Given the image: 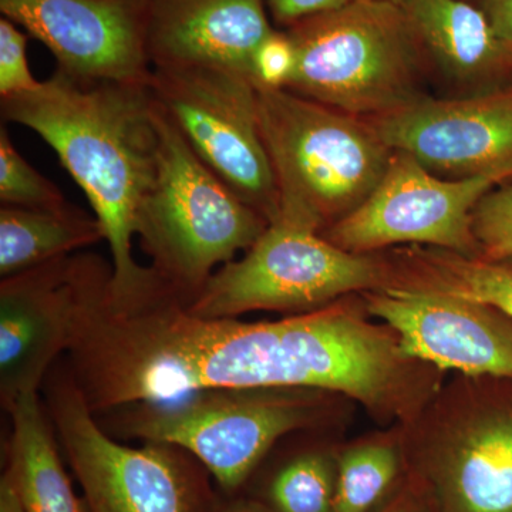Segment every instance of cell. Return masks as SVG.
Instances as JSON below:
<instances>
[{
  "label": "cell",
  "instance_id": "cell-1",
  "mask_svg": "<svg viewBox=\"0 0 512 512\" xmlns=\"http://www.w3.org/2000/svg\"><path fill=\"white\" fill-rule=\"evenodd\" d=\"M70 360L94 414L212 389L303 387L360 404L383 426L409 424L444 383L406 355L362 293L308 313L244 322L201 318L164 285L133 301L97 293L80 308Z\"/></svg>",
  "mask_w": 512,
  "mask_h": 512
},
{
  "label": "cell",
  "instance_id": "cell-2",
  "mask_svg": "<svg viewBox=\"0 0 512 512\" xmlns=\"http://www.w3.org/2000/svg\"><path fill=\"white\" fill-rule=\"evenodd\" d=\"M6 121L22 124L55 150L89 198L109 242L114 298L160 284L133 256L138 214L157 170L158 133L150 83L87 80L56 69L35 92L2 100Z\"/></svg>",
  "mask_w": 512,
  "mask_h": 512
},
{
  "label": "cell",
  "instance_id": "cell-3",
  "mask_svg": "<svg viewBox=\"0 0 512 512\" xmlns=\"http://www.w3.org/2000/svg\"><path fill=\"white\" fill-rule=\"evenodd\" d=\"M285 32L296 53L289 92L362 119L430 96L423 52L402 5L352 0Z\"/></svg>",
  "mask_w": 512,
  "mask_h": 512
},
{
  "label": "cell",
  "instance_id": "cell-4",
  "mask_svg": "<svg viewBox=\"0 0 512 512\" xmlns=\"http://www.w3.org/2000/svg\"><path fill=\"white\" fill-rule=\"evenodd\" d=\"M256 90L278 217L325 231L372 194L394 151L362 117L286 89Z\"/></svg>",
  "mask_w": 512,
  "mask_h": 512
},
{
  "label": "cell",
  "instance_id": "cell-5",
  "mask_svg": "<svg viewBox=\"0 0 512 512\" xmlns=\"http://www.w3.org/2000/svg\"><path fill=\"white\" fill-rule=\"evenodd\" d=\"M348 402L340 394L303 387L212 389L111 414L120 436L180 447L201 461L225 491H234L276 441L336 423Z\"/></svg>",
  "mask_w": 512,
  "mask_h": 512
},
{
  "label": "cell",
  "instance_id": "cell-6",
  "mask_svg": "<svg viewBox=\"0 0 512 512\" xmlns=\"http://www.w3.org/2000/svg\"><path fill=\"white\" fill-rule=\"evenodd\" d=\"M154 111L157 170L138 214L137 237L153 259L151 268L190 299L218 265L248 251L269 222L202 163L156 99Z\"/></svg>",
  "mask_w": 512,
  "mask_h": 512
},
{
  "label": "cell",
  "instance_id": "cell-7",
  "mask_svg": "<svg viewBox=\"0 0 512 512\" xmlns=\"http://www.w3.org/2000/svg\"><path fill=\"white\" fill-rule=\"evenodd\" d=\"M387 252L353 254L306 225L278 217L244 258L212 274L187 299L201 318H238L251 312L308 313L349 295L392 288Z\"/></svg>",
  "mask_w": 512,
  "mask_h": 512
},
{
  "label": "cell",
  "instance_id": "cell-8",
  "mask_svg": "<svg viewBox=\"0 0 512 512\" xmlns=\"http://www.w3.org/2000/svg\"><path fill=\"white\" fill-rule=\"evenodd\" d=\"M456 375L400 427L404 460L440 512H512V403Z\"/></svg>",
  "mask_w": 512,
  "mask_h": 512
},
{
  "label": "cell",
  "instance_id": "cell-9",
  "mask_svg": "<svg viewBox=\"0 0 512 512\" xmlns=\"http://www.w3.org/2000/svg\"><path fill=\"white\" fill-rule=\"evenodd\" d=\"M150 89L202 163L271 224L279 194L258 119V90L214 66L154 67Z\"/></svg>",
  "mask_w": 512,
  "mask_h": 512
},
{
  "label": "cell",
  "instance_id": "cell-10",
  "mask_svg": "<svg viewBox=\"0 0 512 512\" xmlns=\"http://www.w3.org/2000/svg\"><path fill=\"white\" fill-rule=\"evenodd\" d=\"M47 407L89 512H202L204 490L187 451L156 441L130 447L111 439L72 376L50 384Z\"/></svg>",
  "mask_w": 512,
  "mask_h": 512
},
{
  "label": "cell",
  "instance_id": "cell-11",
  "mask_svg": "<svg viewBox=\"0 0 512 512\" xmlns=\"http://www.w3.org/2000/svg\"><path fill=\"white\" fill-rule=\"evenodd\" d=\"M510 180L511 173L447 180L410 154L394 151L372 194L320 235L353 254L419 245L478 258L474 208L487 192Z\"/></svg>",
  "mask_w": 512,
  "mask_h": 512
},
{
  "label": "cell",
  "instance_id": "cell-12",
  "mask_svg": "<svg viewBox=\"0 0 512 512\" xmlns=\"http://www.w3.org/2000/svg\"><path fill=\"white\" fill-rule=\"evenodd\" d=\"M365 120L393 151L441 178L512 174V86L470 97L430 94Z\"/></svg>",
  "mask_w": 512,
  "mask_h": 512
},
{
  "label": "cell",
  "instance_id": "cell-13",
  "mask_svg": "<svg viewBox=\"0 0 512 512\" xmlns=\"http://www.w3.org/2000/svg\"><path fill=\"white\" fill-rule=\"evenodd\" d=\"M150 2L0 0V12L40 40L70 76L150 83Z\"/></svg>",
  "mask_w": 512,
  "mask_h": 512
},
{
  "label": "cell",
  "instance_id": "cell-14",
  "mask_svg": "<svg viewBox=\"0 0 512 512\" xmlns=\"http://www.w3.org/2000/svg\"><path fill=\"white\" fill-rule=\"evenodd\" d=\"M406 355L443 372L512 382V318L490 303L434 292L362 293Z\"/></svg>",
  "mask_w": 512,
  "mask_h": 512
},
{
  "label": "cell",
  "instance_id": "cell-15",
  "mask_svg": "<svg viewBox=\"0 0 512 512\" xmlns=\"http://www.w3.org/2000/svg\"><path fill=\"white\" fill-rule=\"evenodd\" d=\"M77 255L64 256L0 284V399L6 410L37 393L72 339Z\"/></svg>",
  "mask_w": 512,
  "mask_h": 512
},
{
  "label": "cell",
  "instance_id": "cell-16",
  "mask_svg": "<svg viewBox=\"0 0 512 512\" xmlns=\"http://www.w3.org/2000/svg\"><path fill=\"white\" fill-rule=\"evenodd\" d=\"M274 32L264 0H151L148 56L154 67H222L254 82L256 52Z\"/></svg>",
  "mask_w": 512,
  "mask_h": 512
},
{
  "label": "cell",
  "instance_id": "cell-17",
  "mask_svg": "<svg viewBox=\"0 0 512 512\" xmlns=\"http://www.w3.org/2000/svg\"><path fill=\"white\" fill-rule=\"evenodd\" d=\"M429 80L441 97H470L512 86V40L466 0H403Z\"/></svg>",
  "mask_w": 512,
  "mask_h": 512
},
{
  "label": "cell",
  "instance_id": "cell-18",
  "mask_svg": "<svg viewBox=\"0 0 512 512\" xmlns=\"http://www.w3.org/2000/svg\"><path fill=\"white\" fill-rule=\"evenodd\" d=\"M6 412L13 429L6 473L23 512H89L74 494L39 394H23Z\"/></svg>",
  "mask_w": 512,
  "mask_h": 512
},
{
  "label": "cell",
  "instance_id": "cell-19",
  "mask_svg": "<svg viewBox=\"0 0 512 512\" xmlns=\"http://www.w3.org/2000/svg\"><path fill=\"white\" fill-rule=\"evenodd\" d=\"M394 285L389 291L434 292L490 303L512 318V256L487 261L446 249H390Z\"/></svg>",
  "mask_w": 512,
  "mask_h": 512
},
{
  "label": "cell",
  "instance_id": "cell-20",
  "mask_svg": "<svg viewBox=\"0 0 512 512\" xmlns=\"http://www.w3.org/2000/svg\"><path fill=\"white\" fill-rule=\"evenodd\" d=\"M104 239L99 220L69 205L63 210L0 208V275L20 274L73 255Z\"/></svg>",
  "mask_w": 512,
  "mask_h": 512
},
{
  "label": "cell",
  "instance_id": "cell-21",
  "mask_svg": "<svg viewBox=\"0 0 512 512\" xmlns=\"http://www.w3.org/2000/svg\"><path fill=\"white\" fill-rule=\"evenodd\" d=\"M406 466L400 427L366 437L338 454L335 512H372Z\"/></svg>",
  "mask_w": 512,
  "mask_h": 512
},
{
  "label": "cell",
  "instance_id": "cell-22",
  "mask_svg": "<svg viewBox=\"0 0 512 512\" xmlns=\"http://www.w3.org/2000/svg\"><path fill=\"white\" fill-rule=\"evenodd\" d=\"M338 456L325 450L299 454L285 464L269 485L275 512H335Z\"/></svg>",
  "mask_w": 512,
  "mask_h": 512
},
{
  "label": "cell",
  "instance_id": "cell-23",
  "mask_svg": "<svg viewBox=\"0 0 512 512\" xmlns=\"http://www.w3.org/2000/svg\"><path fill=\"white\" fill-rule=\"evenodd\" d=\"M0 202L28 210H63L70 205L59 188L16 150L5 124L0 127Z\"/></svg>",
  "mask_w": 512,
  "mask_h": 512
},
{
  "label": "cell",
  "instance_id": "cell-24",
  "mask_svg": "<svg viewBox=\"0 0 512 512\" xmlns=\"http://www.w3.org/2000/svg\"><path fill=\"white\" fill-rule=\"evenodd\" d=\"M473 232L487 261L512 256V184H501L484 195L473 211Z\"/></svg>",
  "mask_w": 512,
  "mask_h": 512
},
{
  "label": "cell",
  "instance_id": "cell-25",
  "mask_svg": "<svg viewBox=\"0 0 512 512\" xmlns=\"http://www.w3.org/2000/svg\"><path fill=\"white\" fill-rule=\"evenodd\" d=\"M28 39L12 20L0 19V99L8 100L39 89V80L30 72Z\"/></svg>",
  "mask_w": 512,
  "mask_h": 512
},
{
  "label": "cell",
  "instance_id": "cell-26",
  "mask_svg": "<svg viewBox=\"0 0 512 512\" xmlns=\"http://www.w3.org/2000/svg\"><path fill=\"white\" fill-rule=\"evenodd\" d=\"M296 53L291 37L275 30L262 43L254 60V83L266 89H285L295 70Z\"/></svg>",
  "mask_w": 512,
  "mask_h": 512
},
{
  "label": "cell",
  "instance_id": "cell-27",
  "mask_svg": "<svg viewBox=\"0 0 512 512\" xmlns=\"http://www.w3.org/2000/svg\"><path fill=\"white\" fill-rule=\"evenodd\" d=\"M350 2L352 0H264L275 22L286 29L302 20L343 8Z\"/></svg>",
  "mask_w": 512,
  "mask_h": 512
},
{
  "label": "cell",
  "instance_id": "cell-28",
  "mask_svg": "<svg viewBox=\"0 0 512 512\" xmlns=\"http://www.w3.org/2000/svg\"><path fill=\"white\" fill-rule=\"evenodd\" d=\"M487 16L495 32L512 40V0H466Z\"/></svg>",
  "mask_w": 512,
  "mask_h": 512
},
{
  "label": "cell",
  "instance_id": "cell-29",
  "mask_svg": "<svg viewBox=\"0 0 512 512\" xmlns=\"http://www.w3.org/2000/svg\"><path fill=\"white\" fill-rule=\"evenodd\" d=\"M420 495L416 491H403L393 503L387 505L382 512H424V505L421 503Z\"/></svg>",
  "mask_w": 512,
  "mask_h": 512
},
{
  "label": "cell",
  "instance_id": "cell-30",
  "mask_svg": "<svg viewBox=\"0 0 512 512\" xmlns=\"http://www.w3.org/2000/svg\"><path fill=\"white\" fill-rule=\"evenodd\" d=\"M0 512H23L8 473L0 480Z\"/></svg>",
  "mask_w": 512,
  "mask_h": 512
},
{
  "label": "cell",
  "instance_id": "cell-31",
  "mask_svg": "<svg viewBox=\"0 0 512 512\" xmlns=\"http://www.w3.org/2000/svg\"><path fill=\"white\" fill-rule=\"evenodd\" d=\"M222 512H268L265 510L262 505L251 503V501H239V503H235L229 505L227 510Z\"/></svg>",
  "mask_w": 512,
  "mask_h": 512
},
{
  "label": "cell",
  "instance_id": "cell-32",
  "mask_svg": "<svg viewBox=\"0 0 512 512\" xmlns=\"http://www.w3.org/2000/svg\"><path fill=\"white\" fill-rule=\"evenodd\" d=\"M382 2L396 3V5H402L403 0H382Z\"/></svg>",
  "mask_w": 512,
  "mask_h": 512
}]
</instances>
